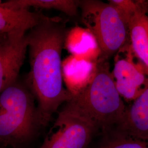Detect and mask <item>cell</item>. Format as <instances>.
<instances>
[{
	"instance_id": "3957f363",
	"label": "cell",
	"mask_w": 148,
	"mask_h": 148,
	"mask_svg": "<svg viewBox=\"0 0 148 148\" xmlns=\"http://www.w3.org/2000/svg\"><path fill=\"white\" fill-rule=\"evenodd\" d=\"M35 99L26 84L16 81L0 93V145L23 148L40 125Z\"/></svg>"
},
{
	"instance_id": "7c38bea8",
	"label": "cell",
	"mask_w": 148,
	"mask_h": 148,
	"mask_svg": "<svg viewBox=\"0 0 148 148\" xmlns=\"http://www.w3.org/2000/svg\"><path fill=\"white\" fill-rule=\"evenodd\" d=\"M43 16L27 9H12L0 1V33L27 32L37 25Z\"/></svg>"
},
{
	"instance_id": "30bf717a",
	"label": "cell",
	"mask_w": 148,
	"mask_h": 148,
	"mask_svg": "<svg viewBox=\"0 0 148 148\" xmlns=\"http://www.w3.org/2000/svg\"><path fill=\"white\" fill-rule=\"evenodd\" d=\"M64 48L70 55L90 61L97 62L101 56V48L95 36L87 28L79 26L68 30Z\"/></svg>"
},
{
	"instance_id": "2e32d148",
	"label": "cell",
	"mask_w": 148,
	"mask_h": 148,
	"mask_svg": "<svg viewBox=\"0 0 148 148\" xmlns=\"http://www.w3.org/2000/svg\"><path fill=\"white\" fill-rule=\"evenodd\" d=\"M0 148H3V147H2V146H1V145H0Z\"/></svg>"
},
{
	"instance_id": "5bb4252c",
	"label": "cell",
	"mask_w": 148,
	"mask_h": 148,
	"mask_svg": "<svg viewBox=\"0 0 148 148\" xmlns=\"http://www.w3.org/2000/svg\"><path fill=\"white\" fill-rule=\"evenodd\" d=\"M103 134L96 148H148V140L133 137L116 129Z\"/></svg>"
},
{
	"instance_id": "9c48e42d",
	"label": "cell",
	"mask_w": 148,
	"mask_h": 148,
	"mask_svg": "<svg viewBox=\"0 0 148 148\" xmlns=\"http://www.w3.org/2000/svg\"><path fill=\"white\" fill-rule=\"evenodd\" d=\"M115 129L148 140V89L127 106L123 120Z\"/></svg>"
},
{
	"instance_id": "8fae6325",
	"label": "cell",
	"mask_w": 148,
	"mask_h": 148,
	"mask_svg": "<svg viewBox=\"0 0 148 148\" xmlns=\"http://www.w3.org/2000/svg\"><path fill=\"white\" fill-rule=\"evenodd\" d=\"M128 40L134 52L148 66V1L128 16Z\"/></svg>"
},
{
	"instance_id": "52a82bcc",
	"label": "cell",
	"mask_w": 148,
	"mask_h": 148,
	"mask_svg": "<svg viewBox=\"0 0 148 148\" xmlns=\"http://www.w3.org/2000/svg\"><path fill=\"white\" fill-rule=\"evenodd\" d=\"M27 32L5 34L0 42V93L18 79L27 49Z\"/></svg>"
},
{
	"instance_id": "ba28073f",
	"label": "cell",
	"mask_w": 148,
	"mask_h": 148,
	"mask_svg": "<svg viewBox=\"0 0 148 148\" xmlns=\"http://www.w3.org/2000/svg\"><path fill=\"white\" fill-rule=\"evenodd\" d=\"M98 61H90L72 55L62 60L63 81L72 97L82 92L92 82L97 73Z\"/></svg>"
},
{
	"instance_id": "6da1fadb",
	"label": "cell",
	"mask_w": 148,
	"mask_h": 148,
	"mask_svg": "<svg viewBox=\"0 0 148 148\" xmlns=\"http://www.w3.org/2000/svg\"><path fill=\"white\" fill-rule=\"evenodd\" d=\"M68 29L59 17L43 16L27 34L30 69L25 84L37 102L41 127L72 95L63 86L62 53Z\"/></svg>"
},
{
	"instance_id": "8992f818",
	"label": "cell",
	"mask_w": 148,
	"mask_h": 148,
	"mask_svg": "<svg viewBox=\"0 0 148 148\" xmlns=\"http://www.w3.org/2000/svg\"><path fill=\"white\" fill-rule=\"evenodd\" d=\"M97 132L90 122L64 105L39 148H86Z\"/></svg>"
},
{
	"instance_id": "9a60e30c",
	"label": "cell",
	"mask_w": 148,
	"mask_h": 148,
	"mask_svg": "<svg viewBox=\"0 0 148 148\" xmlns=\"http://www.w3.org/2000/svg\"><path fill=\"white\" fill-rule=\"evenodd\" d=\"M5 34H2V33H0V42L2 41V40L3 39V38L4 37L5 35Z\"/></svg>"
},
{
	"instance_id": "5b68a950",
	"label": "cell",
	"mask_w": 148,
	"mask_h": 148,
	"mask_svg": "<svg viewBox=\"0 0 148 148\" xmlns=\"http://www.w3.org/2000/svg\"><path fill=\"white\" fill-rule=\"evenodd\" d=\"M111 73L119 95L127 102L148 89V66L134 52L128 38L115 54Z\"/></svg>"
},
{
	"instance_id": "7a4b0ae2",
	"label": "cell",
	"mask_w": 148,
	"mask_h": 148,
	"mask_svg": "<svg viewBox=\"0 0 148 148\" xmlns=\"http://www.w3.org/2000/svg\"><path fill=\"white\" fill-rule=\"evenodd\" d=\"M64 105L85 118L102 134L120 125L127 106L115 87L108 60H98L92 82Z\"/></svg>"
},
{
	"instance_id": "4fadbf2b",
	"label": "cell",
	"mask_w": 148,
	"mask_h": 148,
	"mask_svg": "<svg viewBox=\"0 0 148 148\" xmlns=\"http://www.w3.org/2000/svg\"><path fill=\"white\" fill-rule=\"evenodd\" d=\"M8 7L16 10H29L33 7L45 10H56L70 16H77L79 1L76 0H10L4 2Z\"/></svg>"
},
{
	"instance_id": "277c9868",
	"label": "cell",
	"mask_w": 148,
	"mask_h": 148,
	"mask_svg": "<svg viewBox=\"0 0 148 148\" xmlns=\"http://www.w3.org/2000/svg\"><path fill=\"white\" fill-rule=\"evenodd\" d=\"M81 21L95 37L101 52V58L108 60L128 38L126 18L116 6L108 1H79Z\"/></svg>"
}]
</instances>
